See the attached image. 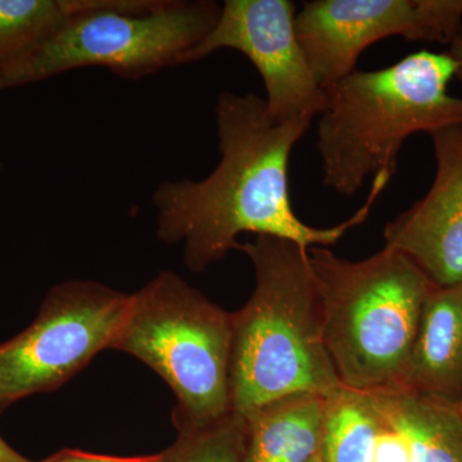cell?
<instances>
[{
  "instance_id": "cell-1",
  "label": "cell",
  "mask_w": 462,
  "mask_h": 462,
  "mask_svg": "<svg viewBox=\"0 0 462 462\" xmlns=\"http://www.w3.org/2000/svg\"><path fill=\"white\" fill-rule=\"evenodd\" d=\"M220 161L202 180L180 179L158 185L152 197L157 236L184 245V263L202 273L238 245L242 234L291 240L306 248L330 247L369 217L387 182L373 180L366 202L336 226L315 227L291 206V152L310 120L278 124L263 98L224 91L215 105Z\"/></svg>"
},
{
  "instance_id": "cell-2",
  "label": "cell",
  "mask_w": 462,
  "mask_h": 462,
  "mask_svg": "<svg viewBox=\"0 0 462 462\" xmlns=\"http://www.w3.org/2000/svg\"><path fill=\"white\" fill-rule=\"evenodd\" d=\"M254 266V288L231 312V411L243 416L296 394L340 387L325 340V310L309 248L258 236L238 243Z\"/></svg>"
},
{
  "instance_id": "cell-3",
  "label": "cell",
  "mask_w": 462,
  "mask_h": 462,
  "mask_svg": "<svg viewBox=\"0 0 462 462\" xmlns=\"http://www.w3.org/2000/svg\"><path fill=\"white\" fill-rule=\"evenodd\" d=\"M454 78L447 51H421L325 90L316 141L324 184L354 196L370 178L391 182L410 136L462 123V98L448 94Z\"/></svg>"
},
{
  "instance_id": "cell-4",
  "label": "cell",
  "mask_w": 462,
  "mask_h": 462,
  "mask_svg": "<svg viewBox=\"0 0 462 462\" xmlns=\"http://www.w3.org/2000/svg\"><path fill=\"white\" fill-rule=\"evenodd\" d=\"M325 310V340L340 384L398 388L422 307L434 287L409 257L388 247L361 261L309 248Z\"/></svg>"
},
{
  "instance_id": "cell-5",
  "label": "cell",
  "mask_w": 462,
  "mask_h": 462,
  "mask_svg": "<svg viewBox=\"0 0 462 462\" xmlns=\"http://www.w3.org/2000/svg\"><path fill=\"white\" fill-rule=\"evenodd\" d=\"M220 8L212 0H80L51 38L0 78V90L87 67L142 79L187 65Z\"/></svg>"
},
{
  "instance_id": "cell-6",
  "label": "cell",
  "mask_w": 462,
  "mask_h": 462,
  "mask_svg": "<svg viewBox=\"0 0 462 462\" xmlns=\"http://www.w3.org/2000/svg\"><path fill=\"white\" fill-rule=\"evenodd\" d=\"M231 312L172 272L132 294L112 349L148 365L176 397V430L211 424L231 411Z\"/></svg>"
},
{
  "instance_id": "cell-7",
  "label": "cell",
  "mask_w": 462,
  "mask_h": 462,
  "mask_svg": "<svg viewBox=\"0 0 462 462\" xmlns=\"http://www.w3.org/2000/svg\"><path fill=\"white\" fill-rule=\"evenodd\" d=\"M130 305L132 294L98 282L54 285L30 327L0 343V415L23 398L62 387L112 348Z\"/></svg>"
},
{
  "instance_id": "cell-8",
  "label": "cell",
  "mask_w": 462,
  "mask_h": 462,
  "mask_svg": "<svg viewBox=\"0 0 462 462\" xmlns=\"http://www.w3.org/2000/svg\"><path fill=\"white\" fill-rule=\"evenodd\" d=\"M462 29V0H311L297 9L296 30L322 89L356 71L383 39L451 44Z\"/></svg>"
},
{
  "instance_id": "cell-9",
  "label": "cell",
  "mask_w": 462,
  "mask_h": 462,
  "mask_svg": "<svg viewBox=\"0 0 462 462\" xmlns=\"http://www.w3.org/2000/svg\"><path fill=\"white\" fill-rule=\"evenodd\" d=\"M291 0H225L217 21L190 51L188 63L233 50L251 60L263 79L267 112L278 124L312 121L327 103L296 30Z\"/></svg>"
},
{
  "instance_id": "cell-10",
  "label": "cell",
  "mask_w": 462,
  "mask_h": 462,
  "mask_svg": "<svg viewBox=\"0 0 462 462\" xmlns=\"http://www.w3.org/2000/svg\"><path fill=\"white\" fill-rule=\"evenodd\" d=\"M437 171L430 191L389 221L384 247L409 257L438 287L462 282V123L430 134Z\"/></svg>"
},
{
  "instance_id": "cell-11",
  "label": "cell",
  "mask_w": 462,
  "mask_h": 462,
  "mask_svg": "<svg viewBox=\"0 0 462 462\" xmlns=\"http://www.w3.org/2000/svg\"><path fill=\"white\" fill-rule=\"evenodd\" d=\"M400 387L461 402L462 282L431 288Z\"/></svg>"
},
{
  "instance_id": "cell-12",
  "label": "cell",
  "mask_w": 462,
  "mask_h": 462,
  "mask_svg": "<svg viewBox=\"0 0 462 462\" xmlns=\"http://www.w3.org/2000/svg\"><path fill=\"white\" fill-rule=\"evenodd\" d=\"M325 396L296 394L245 416V462H310L319 454Z\"/></svg>"
},
{
  "instance_id": "cell-13",
  "label": "cell",
  "mask_w": 462,
  "mask_h": 462,
  "mask_svg": "<svg viewBox=\"0 0 462 462\" xmlns=\"http://www.w3.org/2000/svg\"><path fill=\"white\" fill-rule=\"evenodd\" d=\"M369 393L383 418L406 438L413 462H462L458 404L402 387Z\"/></svg>"
},
{
  "instance_id": "cell-14",
  "label": "cell",
  "mask_w": 462,
  "mask_h": 462,
  "mask_svg": "<svg viewBox=\"0 0 462 462\" xmlns=\"http://www.w3.org/2000/svg\"><path fill=\"white\" fill-rule=\"evenodd\" d=\"M382 413L369 392L340 387L325 396L322 462H373Z\"/></svg>"
},
{
  "instance_id": "cell-15",
  "label": "cell",
  "mask_w": 462,
  "mask_h": 462,
  "mask_svg": "<svg viewBox=\"0 0 462 462\" xmlns=\"http://www.w3.org/2000/svg\"><path fill=\"white\" fill-rule=\"evenodd\" d=\"M80 0H0V78L51 38Z\"/></svg>"
},
{
  "instance_id": "cell-16",
  "label": "cell",
  "mask_w": 462,
  "mask_h": 462,
  "mask_svg": "<svg viewBox=\"0 0 462 462\" xmlns=\"http://www.w3.org/2000/svg\"><path fill=\"white\" fill-rule=\"evenodd\" d=\"M247 420L236 411L194 428L178 431L175 443L161 452V462H245Z\"/></svg>"
},
{
  "instance_id": "cell-17",
  "label": "cell",
  "mask_w": 462,
  "mask_h": 462,
  "mask_svg": "<svg viewBox=\"0 0 462 462\" xmlns=\"http://www.w3.org/2000/svg\"><path fill=\"white\" fill-rule=\"evenodd\" d=\"M376 438L373 462H413L409 442L400 430L383 418Z\"/></svg>"
},
{
  "instance_id": "cell-18",
  "label": "cell",
  "mask_w": 462,
  "mask_h": 462,
  "mask_svg": "<svg viewBox=\"0 0 462 462\" xmlns=\"http://www.w3.org/2000/svg\"><path fill=\"white\" fill-rule=\"evenodd\" d=\"M41 462H161V454L120 457V456L90 454L80 449H62Z\"/></svg>"
},
{
  "instance_id": "cell-19",
  "label": "cell",
  "mask_w": 462,
  "mask_h": 462,
  "mask_svg": "<svg viewBox=\"0 0 462 462\" xmlns=\"http://www.w3.org/2000/svg\"><path fill=\"white\" fill-rule=\"evenodd\" d=\"M449 45H451V47H449V51H447V53H448L449 57L454 60L456 66V78H457L462 83V29L454 39V42Z\"/></svg>"
},
{
  "instance_id": "cell-20",
  "label": "cell",
  "mask_w": 462,
  "mask_h": 462,
  "mask_svg": "<svg viewBox=\"0 0 462 462\" xmlns=\"http://www.w3.org/2000/svg\"><path fill=\"white\" fill-rule=\"evenodd\" d=\"M0 462H33L29 460L21 454H18L16 449L12 448L11 446L0 437Z\"/></svg>"
},
{
  "instance_id": "cell-21",
  "label": "cell",
  "mask_w": 462,
  "mask_h": 462,
  "mask_svg": "<svg viewBox=\"0 0 462 462\" xmlns=\"http://www.w3.org/2000/svg\"><path fill=\"white\" fill-rule=\"evenodd\" d=\"M310 462H322V461H321L320 455H319V454H318V455H316V456H315V457H314V458H312V460H311V461H310Z\"/></svg>"
},
{
  "instance_id": "cell-22",
  "label": "cell",
  "mask_w": 462,
  "mask_h": 462,
  "mask_svg": "<svg viewBox=\"0 0 462 462\" xmlns=\"http://www.w3.org/2000/svg\"><path fill=\"white\" fill-rule=\"evenodd\" d=\"M458 410H460L461 419H462V401L460 403H458Z\"/></svg>"
}]
</instances>
